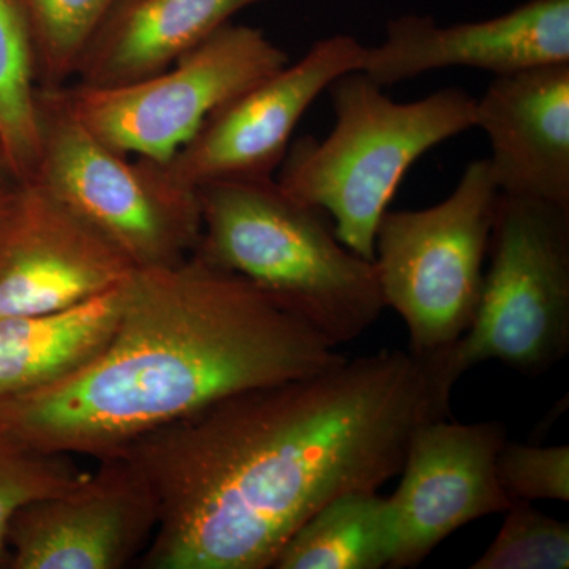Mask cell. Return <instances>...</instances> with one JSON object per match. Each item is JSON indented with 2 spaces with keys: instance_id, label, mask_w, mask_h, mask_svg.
<instances>
[{
  "instance_id": "cell-16",
  "label": "cell",
  "mask_w": 569,
  "mask_h": 569,
  "mask_svg": "<svg viewBox=\"0 0 569 569\" xmlns=\"http://www.w3.org/2000/svg\"><path fill=\"white\" fill-rule=\"evenodd\" d=\"M126 282L59 312L2 318L0 406L66 380L102 353L121 316Z\"/></svg>"
},
{
  "instance_id": "cell-23",
  "label": "cell",
  "mask_w": 569,
  "mask_h": 569,
  "mask_svg": "<svg viewBox=\"0 0 569 569\" xmlns=\"http://www.w3.org/2000/svg\"><path fill=\"white\" fill-rule=\"evenodd\" d=\"M21 182L17 174L11 171L7 160L3 159L2 152H0V219H2L7 208H9Z\"/></svg>"
},
{
  "instance_id": "cell-20",
  "label": "cell",
  "mask_w": 569,
  "mask_h": 569,
  "mask_svg": "<svg viewBox=\"0 0 569 569\" xmlns=\"http://www.w3.org/2000/svg\"><path fill=\"white\" fill-rule=\"evenodd\" d=\"M84 475L71 456L40 451L0 422V568H9L7 533L18 509L70 488Z\"/></svg>"
},
{
  "instance_id": "cell-18",
  "label": "cell",
  "mask_w": 569,
  "mask_h": 569,
  "mask_svg": "<svg viewBox=\"0 0 569 569\" xmlns=\"http://www.w3.org/2000/svg\"><path fill=\"white\" fill-rule=\"evenodd\" d=\"M0 152L20 181H31L40 156L39 81L17 0H0Z\"/></svg>"
},
{
  "instance_id": "cell-6",
  "label": "cell",
  "mask_w": 569,
  "mask_h": 569,
  "mask_svg": "<svg viewBox=\"0 0 569 569\" xmlns=\"http://www.w3.org/2000/svg\"><path fill=\"white\" fill-rule=\"evenodd\" d=\"M500 190L488 159L468 164L452 193L418 211H388L376 236L385 306L407 326L415 356L466 335L485 280Z\"/></svg>"
},
{
  "instance_id": "cell-4",
  "label": "cell",
  "mask_w": 569,
  "mask_h": 569,
  "mask_svg": "<svg viewBox=\"0 0 569 569\" xmlns=\"http://www.w3.org/2000/svg\"><path fill=\"white\" fill-rule=\"evenodd\" d=\"M362 71L337 78L328 91L336 122L325 140L302 137L280 164L276 181L331 219L339 241L365 260L376 258V236L411 164L440 142L475 127L477 100L443 89L399 103Z\"/></svg>"
},
{
  "instance_id": "cell-21",
  "label": "cell",
  "mask_w": 569,
  "mask_h": 569,
  "mask_svg": "<svg viewBox=\"0 0 569 569\" xmlns=\"http://www.w3.org/2000/svg\"><path fill=\"white\" fill-rule=\"evenodd\" d=\"M497 537L471 569H567L569 527L529 501H512Z\"/></svg>"
},
{
  "instance_id": "cell-8",
  "label": "cell",
  "mask_w": 569,
  "mask_h": 569,
  "mask_svg": "<svg viewBox=\"0 0 569 569\" xmlns=\"http://www.w3.org/2000/svg\"><path fill=\"white\" fill-rule=\"evenodd\" d=\"M288 62L260 29L228 22L153 77L62 91L86 129L116 151L164 162L217 108Z\"/></svg>"
},
{
  "instance_id": "cell-2",
  "label": "cell",
  "mask_w": 569,
  "mask_h": 569,
  "mask_svg": "<svg viewBox=\"0 0 569 569\" xmlns=\"http://www.w3.org/2000/svg\"><path fill=\"white\" fill-rule=\"evenodd\" d=\"M346 359L263 291L193 252L137 269L102 353L0 406V422L40 451L102 460L227 397Z\"/></svg>"
},
{
  "instance_id": "cell-1",
  "label": "cell",
  "mask_w": 569,
  "mask_h": 569,
  "mask_svg": "<svg viewBox=\"0 0 569 569\" xmlns=\"http://www.w3.org/2000/svg\"><path fill=\"white\" fill-rule=\"evenodd\" d=\"M451 396L408 350L346 359L249 389L118 452L151 486L159 522L142 569H268L335 498L378 490ZM112 458V456H111Z\"/></svg>"
},
{
  "instance_id": "cell-13",
  "label": "cell",
  "mask_w": 569,
  "mask_h": 569,
  "mask_svg": "<svg viewBox=\"0 0 569 569\" xmlns=\"http://www.w3.org/2000/svg\"><path fill=\"white\" fill-rule=\"evenodd\" d=\"M557 62H569V0H529L490 20L452 26L419 14L396 18L380 44L366 47L359 71L387 88L455 67L500 77Z\"/></svg>"
},
{
  "instance_id": "cell-3",
  "label": "cell",
  "mask_w": 569,
  "mask_h": 569,
  "mask_svg": "<svg viewBox=\"0 0 569 569\" xmlns=\"http://www.w3.org/2000/svg\"><path fill=\"white\" fill-rule=\"evenodd\" d=\"M198 200L194 253L252 283L332 347L366 335L387 309L376 263L351 252L321 209L274 178L206 183Z\"/></svg>"
},
{
  "instance_id": "cell-9",
  "label": "cell",
  "mask_w": 569,
  "mask_h": 569,
  "mask_svg": "<svg viewBox=\"0 0 569 569\" xmlns=\"http://www.w3.org/2000/svg\"><path fill=\"white\" fill-rule=\"evenodd\" d=\"M366 47L350 36L317 41L296 63L250 86L206 118L163 167L181 186L274 178L306 111L321 92L361 70Z\"/></svg>"
},
{
  "instance_id": "cell-19",
  "label": "cell",
  "mask_w": 569,
  "mask_h": 569,
  "mask_svg": "<svg viewBox=\"0 0 569 569\" xmlns=\"http://www.w3.org/2000/svg\"><path fill=\"white\" fill-rule=\"evenodd\" d=\"M119 0H17L33 56L39 88H63L77 77L86 50Z\"/></svg>"
},
{
  "instance_id": "cell-5",
  "label": "cell",
  "mask_w": 569,
  "mask_h": 569,
  "mask_svg": "<svg viewBox=\"0 0 569 569\" xmlns=\"http://www.w3.org/2000/svg\"><path fill=\"white\" fill-rule=\"evenodd\" d=\"M488 257L470 328L426 356L449 395L482 362L539 377L569 351L568 206L500 193Z\"/></svg>"
},
{
  "instance_id": "cell-17",
  "label": "cell",
  "mask_w": 569,
  "mask_h": 569,
  "mask_svg": "<svg viewBox=\"0 0 569 569\" xmlns=\"http://www.w3.org/2000/svg\"><path fill=\"white\" fill-rule=\"evenodd\" d=\"M397 545L391 496L358 490L317 511L277 557L276 569H381Z\"/></svg>"
},
{
  "instance_id": "cell-15",
  "label": "cell",
  "mask_w": 569,
  "mask_h": 569,
  "mask_svg": "<svg viewBox=\"0 0 569 569\" xmlns=\"http://www.w3.org/2000/svg\"><path fill=\"white\" fill-rule=\"evenodd\" d=\"M258 2L263 0H119L74 78L86 88H116L153 77Z\"/></svg>"
},
{
  "instance_id": "cell-14",
  "label": "cell",
  "mask_w": 569,
  "mask_h": 569,
  "mask_svg": "<svg viewBox=\"0 0 569 569\" xmlns=\"http://www.w3.org/2000/svg\"><path fill=\"white\" fill-rule=\"evenodd\" d=\"M498 190L569 208V62L500 74L477 100Z\"/></svg>"
},
{
  "instance_id": "cell-11",
  "label": "cell",
  "mask_w": 569,
  "mask_h": 569,
  "mask_svg": "<svg viewBox=\"0 0 569 569\" xmlns=\"http://www.w3.org/2000/svg\"><path fill=\"white\" fill-rule=\"evenodd\" d=\"M11 519L9 569H122L140 559L159 522L144 477L119 456Z\"/></svg>"
},
{
  "instance_id": "cell-10",
  "label": "cell",
  "mask_w": 569,
  "mask_h": 569,
  "mask_svg": "<svg viewBox=\"0 0 569 569\" xmlns=\"http://www.w3.org/2000/svg\"><path fill=\"white\" fill-rule=\"evenodd\" d=\"M134 271L107 236L43 183H20L0 219V320L70 309Z\"/></svg>"
},
{
  "instance_id": "cell-12",
  "label": "cell",
  "mask_w": 569,
  "mask_h": 569,
  "mask_svg": "<svg viewBox=\"0 0 569 569\" xmlns=\"http://www.w3.org/2000/svg\"><path fill=\"white\" fill-rule=\"evenodd\" d=\"M507 440V427L498 421L462 425L447 418L418 427L391 496L397 545L389 569L418 567L455 531L511 507L497 475Z\"/></svg>"
},
{
  "instance_id": "cell-7",
  "label": "cell",
  "mask_w": 569,
  "mask_h": 569,
  "mask_svg": "<svg viewBox=\"0 0 569 569\" xmlns=\"http://www.w3.org/2000/svg\"><path fill=\"white\" fill-rule=\"evenodd\" d=\"M39 116L33 181L80 212L137 269L176 264L194 252L201 236L198 190L176 182L162 162L130 160L89 132L62 88H39Z\"/></svg>"
},
{
  "instance_id": "cell-22",
  "label": "cell",
  "mask_w": 569,
  "mask_h": 569,
  "mask_svg": "<svg viewBox=\"0 0 569 569\" xmlns=\"http://www.w3.org/2000/svg\"><path fill=\"white\" fill-rule=\"evenodd\" d=\"M497 475L511 501L569 500V447L509 441L498 452Z\"/></svg>"
}]
</instances>
